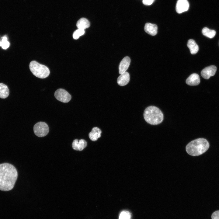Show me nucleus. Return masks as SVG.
<instances>
[{
	"mask_svg": "<svg viewBox=\"0 0 219 219\" xmlns=\"http://www.w3.org/2000/svg\"><path fill=\"white\" fill-rule=\"evenodd\" d=\"M18 177L16 168L12 164H0V190L8 191L14 187Z\"/></svg>",
	"mask_w": 219,
	"mask_h": 219,
	"instance_id": "obj_1",
	"label": "nucleus"
},
{
	"mask_svg": "<svg viewBox=\"0 0 219 219\" xmlns=\"http://www.w3.org/2000/svg\"><path fill=\"white\" fill-rule=\"evenodd\" d=\"M209 147L207 141L203 138H199L189 143L186 148L187 152L189 155L196 156L205 152Z\"/></svg>",
	"mask_w": 219,
	"mask_h": 219,
	"instance_id": "obj_2",
	"label": "nucleus"
},
{
	"mask_svg": "<svg viewBox=\"0 0 219 219\" xmlns=\"http://www.w3.org/2000/svg\"><path fill=\"white\" fill-rule=\"evenodd\" d=\"M144 117L147 123L153 125L161 123L163 120L162 112L158 108L154 106H150L145 109Z\"/></svg>",
	"mask_w": 219,
	"mask_h": 219,
	"instance_id": "obj_3",
	"label": "nucleus"
},
{
	"mask_svg": "<svg viewBox=\"0 0 219 219\" xmlns=\"http://www.w3.org/2000/svg\"><path fill=\"white\" fill-rule=\"evenodd\" d=\"M29 67L33 74L38 78H44L47 77L50 74V70L47 66L40 64L36 61H31Z\"/></svg>",
	"mask_w": 219,
	"mask_h": 219,
	"instance_id": "obj_4",
	"label": "nucleus"
},
{
	"mask_svg": "<svg viewBox=\"0 0 219 219\" xmlns=\"http://www.w3.org/2000/svg\"><path fill=\"white\" fill-rule=\"evenodd\" d=\"M33 131L36 136L42 137L46 136L48 134L49 128L47 124L45 122H39L34 125Z\"/></svg>",
	"mask_w": 219,
	"mask_h": 219,
	"instance_id": "obj_5",
	"label": "nucleus"
},
{
	"mask_svg": "<svg viewBox=\"0 0 219 219\" xmlns=\"http://www.w3.org/2000/svg\"><path fill=\"white\" fill-rule=\"evenodd\" d=\"M54 96L58 101L64 103L69 102L71 98V95L62 89H57L54 93Z\"/></svg>",
	"mask_w": 219,
	"mask_h": 219,
	"instance_id": "obj_6",
	"label": "nucleus"
},
{
	"mask_svg": "<svg viewBox=\"0 0 219 219\" xmlns=\"http://www.w3.org/2000/svg\"><path fill=\"white\" fill-rule=\"evenodd\" d=\"M217 68L214 65H212L204 68L201 71L202 76L205 79H208L212 76L214 75Z\"/></svg>",
	"mask_w": 219,
	"mask_h": 219,
	"instance_id": "obj_7",
	"label": "nucleus"
},
{
	"mask_svg": "<svg viewBox=\"0 0 219 219\" xmlns=\"http://www.w3.org/2000/svg\"><path fill=\"white\" fill-rule=\"evenodd\" d=\"M189 4L187 0H178L176 5V10L178 13L188 10Z\"/></svg>",
	"mask_w": 219,
	"mask_h": 219,
	"instance_id": "obj_8",
	"label": "nucleus"
},
{
	"mask_svg": "<svg viewBox=\"0 0 219 219\" xmlns=\"http://www.w3.org/2000/svg\"><path fill=\"white\" fill-rule=\"evenodd\" d=\"M87 145V142L84 139L74 140L72 143V147L73 149L76 151H82Z\"/></svg>",
	"mask_w": 219,
	"mask_h": 219,
	"instance_id": "obj_9",
	"label": "nucleus"
},
{
	"mask_svg": "<svg viewBox=\"0 0 219 219\" xmlns=\"http://www.w3.org/2000/svg\"><path fill=\"white\" fill-rule=\"evenodd\" d=\"M130 59L128 56L124 57L120 62L119 66V73L121 74L125 72L128 68Z\"/></svg>",
	"mask_w": 219,
	"mask_h": 219,
	"instance_id": "obj_10",
	"label": "nucleus"
},
{
	"mask_svg": "<svg viewBox=\"0 0 219 219\" xmlns=\"http://www.w3.org/2000/svg\"><path fill=\"white\" fill-rule=\"evenodd\" d=\"M186 83L188 85L195 86L198 85L200 82V80L199 75L196 73H193L187 78Z\"/></svg>",
	"mask_w": 219,
	"mask_h": 219,
	"instance_id": "obj_11",
	"label": "nucleus"
},
{
	"mask_svg": "<svg viewBox=\"0 0 219 219\" xmlns=\"http://www.w3.org/2000/svg\"><path fill=\"white\" fill-rule=\"evenodd\" d=\"M144 30L148 34L154 36L157 33L158 27L155 24L147 23L145 24Z\"/></svg>",
	"mask_w": 219,
	"mask_h": 219,
	"instance_id": "obj_12",
	"label": "nucleus"
},
{
	"mask_svg": "<svg viewBox=\"0 0 219 219\" xmlns=\"http://www.w3.org/2000/svg\"><path fill=\"white\" fill-rule=\"evenodd\" d=\"M130 80V75L127 72H125L119 76L117 79L118 84L121 86L127 84Z\"/></svg>",
	"mask_w": 219,
	"mask_h": 219,
	"instance_id": "obj_13",
	"label": "nucleus"
},
{
	"mask_svg": "<svg viewBox=\"0 0 219 219\" xmlns=\"http://www.w3.org/2000/svg\"><path fill=\"white\" fill-rule=\"evenodd\" d=\"M102 131L99 128L95 127L89 133V136L90 139L92 141H95L101 137Z\"/></svg>",
	"mask_w": 219,
	"mask_h": 219,
	"instance_id": "obj_14",
	"label": "nucleus"
},
{
	"mask_svg": "<svg viewBox=\"0 0 219 219\" xmlns=\"http://www.w3.org/2000/svg\"><path fill=\"white\" fill-rule=\"evenodd\" d=\"M187 46L189 48L191 53L192 54H195L198 51V46L193 40L191 39L189 40Z\"/></svg>",
	"mask_w": 219,
	"mask_h": 219,
	"instance_id": "obj_15",
	"label": "nucleus"
},
{
	"mask_svg": "<svg viewBox=\"0 0 219 219\" xmlns=\"http://www.w3.org/2000/svg\"><path fill=\"white\" fill-rule=\"evenodd\" d=\"M90 26L89 21L86 19L82 18L77 22L76 26L78 29L85 30L89 28Z\"/></svg>",
	"mask_w": 219,
	"mask_h": 219,
	"instance_id": "obj_16",
	"label": "nucleus"
},
{
	"mask_svg": "<svg viewBox=\"0 0 219 219\" xmlns=\"http://www.w3.org/2000/svg\"><path fill=\"white\" fill-rule=\"evenodd\" d=\"M9 94V90L7 86L3 83H0V98H6Z\"/></svg>",
	"mask_w": 219,
	"mask_h": 219,
	"instance_id": "obj_17",
	"label": "nucleus"
},
{
	"mask_svg": "<svg viewBox=\"0 0 219 219\" xmlns=\"http://www.w3.org/2000/svg\"><path fill=\"white\" fill-rule=\"evenodd\" d=\"M202 33L204 36L210 38H212L215 36L216 32L214 30H211L205 27L202 29Z\"/></svg>",
	"mask_w": 219,
	"mask_h": 219,
	"instance_id": "obj_18",
	"label": "nucleus"
},
{
	"mask_svg": "<svg viewBox=\"0 0 219 219\" xmlns=\"http://www.w3.org/2000/svg\"><path fill=\"white\" fill-rule=\"evenodd\" d=\"M10 45V43L7 40V38L6 36H4L2 38L0 41V46L4 49H6Z\"/></svg>",
	"mask_w": 219,
	"mask_h": 219,
	"instance_id": "obj_19",
	"label": "nucleus"
},
{
	"mask_svg": "<svg viewBox=\"0 0 219 219\" xmlns=\"http://www.w3.org/2000/svg\"><path fill=\"white\" fill-rule=\"evenodd\" d=\"M85 33L84 30L78 29L74 32L73 34V38L75 39H77L80 36L83 35Z\"/></svg>",
	"mask_w": 219,
	"mask_h": 219,
	"instance_id": "obj_20",
	"label": "nucleus"
},
{
	"mask_svg": "<svg viewBox=\"0 0 219 219\" xmlns=\"http://www.w3.org/2000/svg\"><path fill=\"white\" fill-rule=\"evenodd\" d=\"M131 214L129 211L124 210L120 213L119 219H131Z\"/></svg>",
	"mask_w": 219,
	"mask_h": 219,
	"instance_id": "obj_21",
	"label": "nucleus"
},
{
	"mask_svg": "<svg viewBox=\"0 0 219 219\" xmlns=\"http://www.w3.org/2000/svg\"><path fill=\"white\" fill-rule=\"evenodd\" d=\"M212 219H219V210L214 212L211 216Z\"/></svg>",
	"mask_w": 219,
	"mask_h": 219,
	"instance_id": "obj_22",
	"label": "nucleus"
},
{
	"mask_svg": "<svg viewBox=\"0 0 219 219\" xmlns=\"http://www.w3.org/2000/svg\"><path fill=\"white\" fill-rule=\"evenodd\" d=\"M155 0H143V3L146 5H151Z\"/></svg>",
	"mask_w": 219,
	"mask_h": 219,
	"instance_id": "obj_23",
	"label": "nucleus"
}]
</instances>
